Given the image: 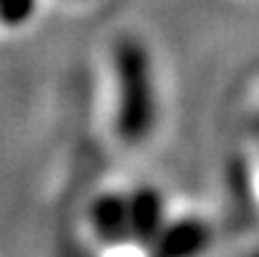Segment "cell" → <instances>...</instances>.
Segmentation results:
<instances>
[{"label":"cell","mask_w":259,"mask_h":257,"mask_svg":"<svg viewBox=\"0 0 259 257\" xmlns=\"http://www.w3.org/2000/svg\"><path fill=\"white\" fill-rule=\"evenodd\" d=\"M121 134L131 141L146 136L151 126V88L149 66L139 46H123L121 51Z\"/></svg>","instance_id":"1"},{"label":"cell","mask_w":259,"mask_h":257,"mask_svg":"<svg viewBox=\"0 0 259 257\" xmlns=\"http://www.w3.org/2000/svg\"><path fill=\"white\" fill-rule=\"evenodd\" d=\"M96 225L103 235L118 237L128 227V202H123L121 197L103 199L96 209Z\"/></svg>","instance_id":"2"}]
</instances>
